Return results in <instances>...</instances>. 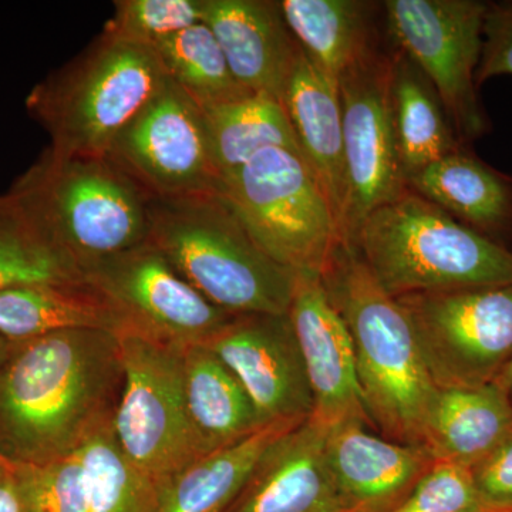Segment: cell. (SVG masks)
Masks as SVG:
<instances>
[{"label": "cell", "instance_id": "6da1fadb", "mask_svg": "<svg viewBox=\"0 0 512 512\" xmlns=\"http://www.w3.org/2000/svg\"><path fill=\"white\" fill-rule=\"evenodd\" d=\"M124 386L117 332L72 329L16 343L0 370V457L42 466L113 420Z\"/></svg>", "mask_w": 512, "mask_h": 512}, {"label": "cell", "instance_id": "7a4b0ae2", "mask_svg": "<svg viewBox=\"0 0 512 512\" xmlns=\"http://www.w3.org/2000/svg\"><path fill=\"white\" fill-rule=\"evenodd\" d=\"M320 278L352 339L373 431L387 440L423 447L424 423L437 387L403 306L384 291L348 241L339 242Z\"/></svg>", "mask_w": 512, "mask_h": 512}, {"label": "cell", "instance_id": "3957f363", "mask_svg": "<svg viewBox=\"0 0 512 512\" xmlns=\"http://www.w3.org/2000/svg\"><path fill=\"white\" fill-rule=\"evenodd\" d=\"M147 241L198 292L234 315H286L296 272L276 264L221 194L148 198Z\"/></svg>", "mask_w": 512, "mask_h": 512}, {"label": "cell", "instance_id": "277c9868", "mask_svg": "<svg viewBox=\"0 0 512 512\" xmlns=\"http://www.w3.org/2000/svg\"><path fill=\"white\" fill-rule=\"evenodd\" d=\"M8 194L82 275L147 241V194L107 157L60 156L46 148Z\"/></svg>", "mask_w": 512, "mask_h": 512}, {"label": "cell", "instance_id": "5b68a950", "mask_svg": "<svg viewBox=\"0 0 512 512\" xmlns=\"http://www.w3.org/2000/svg\"><path fill=\"white\" fill-rule=\"evenodd\" d=\"M348 242L393 298L512 285L510 249L460 224L412 188L370 212Z\"/></svg>", "mask_w": 512, "mask_h": 512}, {"label": "cell", "instance_id": "8992f818", "mask_svg": "<svg viewBox=\"0 0 512 512\" xmlns=\"http://www.w3.org/2000/svg\"><path fill=\"white\" fill-rule=\"evenodd\" d=\"M167 82L156 49L104 30L82 55L37 84L26 107L49 134L53 153L106 157Z\"/></svg>", "mask_w": 512, "mask_h": 512}, {"label": "cell", "instance_id": "52a82bcc", "mask_svg": "<svg viewBox=\"0 0 512 512\" xmlns=\"http://www.w3.org/2000/svg\"><path fill=\"white\" fill-rule=\"evenodd\" d=\"M221 195L259 247L289 271L322 274L343 241L328 194L298 151H259L225 175Z\"/></svg>", "mask_w": 512, "mask_h": 512}, {"label": "cell", "instance_id": "ba28073f", "mask_svg": "<svg viewBox=\"0 0 512 512\" xmlns=\"http://www.w3.org/2000/svg\"><path fill=\"white\" fill-rule=\"evenodd\" d=\"M117 336L124 386L114 434L140 473L163 481L204 457L185 399V348L131 330Z\"/></svg>", "mask_w": 512, "mask_h": 512}, {"label": "cell", "instance_id": "9c48e42d", "mask_svg": "<svg viewBox=\"0 0 512 512\" xmlns=\"http://www.w3.org/2000/svg\"><path fill=\"white\" fill-rule=\"evenodd\" d=\"M437 389L497 382L512 357V285L400 296Z\"/></svg>", "mask_w": 512, "mask_h": 512}, {"label": "cell", "instance_id": "30bf717a", "mask_svg": "<svg viewBox=\"0 0 512 512\" xmlns=\"http://www.w3.org/2000/svg\"><path fill=\"white\" fill-rule=\"evenodd\" d=\"M383 9L393 46L429 79L458 141L467 146L488 133L476 83L488 3L387 0Z\"/></svg>", "mask_w": 512, "mask_h": 512}, {"label": "cell", "instance_id": "8fae6325", "mask_svg": "<svg viewBox=\"0 0 512 512\" xmlns=\"http://www.w3.org/2000/svg\"><path fill=\"white\" fill-rule=\"evenodd\" d=\"M106 157L148 198L221 194L222 175L204 113L170 79Z\"/></svg>", "mask_w": 512, "mask_h": 512}, {"label": "cell", "instance_id": "7c38bea8", "mask_svg": "<svg viewBox=\"0 0 512 512\" xmlns=\"http://www.w3.org/2000/svg\"><path fill=\"white\" fill-rule=\"evenodd\" d=\"M83 276L119 315L121 330L181 348L204 345L235 316L192 288L148 241Z\"/></svg>", "mask_w": 512, "mask_h": 512}, {"label": "cell", "instance_id": "4fadbf2b", "mask_svg": "<svg viewBox=\"0 0 512 512\" xmlns=\"http://www.w3.org/2000/svg\"><path fill=\"white\" fill-rule=\"evenodd\" d=\"M348 201L342 222L350 241L363 220L406 192L390 104V52L379 46L338 80Z\"/></svg>", "mask_w": 512, "mask_h": 512}, {"label": "cell", "instance_id": "5bb4252c", "mask_svg": "<svg viewBox=\"0 0 512 512\" xmlns=\"http://www.w3.org/2000/svg\"><path fill=\"white\" fill-rule=\"evenodd\" d=\"M204 346L237 377L264 426L312 416L311 384L288 313L235 315Z\"/></svg>", "mask_w": 512, "mask_h": 512}, {"label": "cell", "instance_id": "9a60e30c", "mask_svg": "<svg viewBox=\"0 0 512 512\" xmlns=\"http://www.w3.org/2000/svg\"><path fill=\"white\" fill-rule=\"evenodd\" d=\"M311 384L313 416L329 426L357 420L370 430L348 328L315 272H296L288 311Z\"/></svg>", "mask_w": 512, "mask_h": 512}, {"label": "cell", "instance_id": "2e32d148", "mask_svg": "<svg viewBox=\"0 0 512 512\" xmlns=\"http://www.w3.org/2000/svg\"><path fill=\"white\" fill-rule=\"evenodd\" d=\"M330 427L312 414L272 443L225 512H343L329 466Z\"/></svg>", "mask_w": 512, "mask_h": 512}, {"label": "cell", "instance_id": "e0dca14e", "mask_svg": "<svg viewBox=\"0 0 512 512\" xmlns=\"http://www.w3.org/2000/svg\"><path fill=\"white\" fill-rule=\"evenodd\" d=\"M328 458L343 512H392L436 461L426 448L384 439L357 420L330 427Z\"/></svg>", "mask_w": 512, "mask_h": 512}, {"label": "cell", "instance_id": "ac0fdd59", "mask_svg": "<svg viewBox=\"0 0 512 512\" xmlns=\"http://www.w3.org/2000/svg\"><path fill=\"white\" fill-rule=\"evenodd\" d=\"M202 22L214 33L238 82L249 92L284 104L301 46L279 2L202 0Z\"/></svg>", "mask_w": 512, "mask_h": 512}, {"label": "cell", "instance_id": "d6986e66", "mask_svg": "<svg viewBox=\"0 0 512 512\" xmlns=\"http://www.w3.org/2000/svg\"><path fill=\"white\" fill-rule=\"evenodd\" d=\"M409 188L481 237L510 249L512 177L461 148L407 181Z\"/></svg>", "mask_w": 512, "mask_h": 512}, {"label": "cell", "instance_id": "ffe728a7", "mask_svg": "<svg viewBox=\"0 0 512 512\" xmlns=\"http://www.w3.org/2000/svg\"><path fill=\"white\" fill-rule=\"evenodd\" d=\"M302 156L319 178L342 231L348 201L342 106L338 82L299 53L284 96Z\"/></svg>", "mask_w": 512, "mask_h": 512}, {"label": "cell", "instance_id": "44dd1931", "mask_svg": "<svg viewBox=\"0 0 512 512\" xmlns=\"http://www.w3.org/2000/svg\"><path fill=\"white\" fill-rule=\"evenodd\" d=\"M512 433V406L498 382L437 389L421 446L436 461L473 470Z\"/></svg>", "mask_w": 512, "mask_h": 512}, {"label": "cell", "instance_id": "7402d4cb", "mask_svg": "<svg viewBox=\"0 0 512 512\" xmlns=\"http://www.w3.org/2000/svg\"><path fill=\"white\" fill-rule=\"evenodd\" d=\"M185 399L202 456L264 429L244 387L207 346L184 349Z\"/></svg>", "mask_w": 512, "mask_h": 512}, {"label": "cell", "instance_id": "603a6c76", "mask_svg": "<svg viewBox=\"0 0 512 512\" xmlns=\"http://www.w3.org/2000/svg\"><path fill=\"white\" fill-rule=\"evenodd\" d=\"M282 15L302 52L338 82L349 67L379 46L376 3L365 0H281Z\"/></svg>", "mask_w": 512, "mask_h": 512}, {"label": "cell", "instance_id": "cb8c5ba5", "mask_svg": "<svg viewBox=\"0 0 512 512\" xmlns=\"http://www.w3.org/2000/svg\"><path fill=\"white\" fill-rule=\"evenodd\" d=\"M302 421L269 424L247 440L202 457L165 478L150 512H225L262 454Z\"/></svg>", "mask_w": 512, "mask_h": 512}, {"label": "cell", "instance_id": "d4e9b609", "mask_svg": "<svg viewBox=\"0 0 512 512\" xmlns=\"http://www.w3.org/2000/svg\"><path fill=\"white\" fill-rule=\"evenodd\" d=\"M390 104L407 181L423 168L466 147L458 141L429 79L396 47L390 52Z\"/></svg>", "mask_w": 512, "mask_h": 512}, {"label": "cell", "instance_id": "484cf974", "mask_svg": "<svg viewBox=\"0 0 512 512\" xmlns=\"http://www.w3.org/2000/svg\"><path fill=\"white\" fill-rule=\"evenodd\" d=\"M72 329L120 332L123 323L86 282L0 289V336L10 342H28Z\"/></svg>", "mask_w": 512, "mask_h": 512}, {"label": "cell", "instance_id": "4316f807", "mask_svg": "<svg viewBox=\"0 0 512 512\" xmlns=\"http://www.w3.org/2000/svg\"><path fill=\"white\" fill-rule=\"evenodd\" d=\"M202 113L222 180L265 148H289L301 153L284 104L271 97L254 94L208 107Z\"/></svg>", "mask_w": 512, "mask_h": 512}, {"label": "cell", "instance_id": "83f0119b", "mask_svg": "<svg viewBox=\"0 0 512 512\" xmlns=\"http://www.w3.org/2000/svg\"><path fill=\"white\" fill-rule=\"evenodd\" d=\"M156 52L168 79L202 110L254 96L238 82L220 43L204 22L168 37Z\"/></svg>", "mask_w": 512, "mask_h": 512}, {"label": "cell", "instance_id": "f1b7e54d", "mask_svg": "<svg viewBox=\"0 0 512 512\" xmlns=\"http://www.w3.org/2000/svg\"><path fill=\"white\" fill-rule=\"evenodd\" d=\"M82 458L86 512H150L161 481L137 470L121 450L113 420L77 447Z\"/></svg>", "mask_w": 512, "mask_h": 512}, {"label": "cell", "instance_id": "f546056e", "mask_svg": "<svg viewBox=\"0 0 512 512\" xmlns=\"http://www.w3.org/2000/svg\"><path fill=\"white\" fill-rule=\"evenodd\" d=\"M84 284L82 272L57 252L6 192L0 195V289Z\"/></svg>", "mask_w": 512, "mask_h": 512}, {"label": "cell", "instance_id": "4dcf8cb0", "mask_svg": "<svg viewBox=\"0 0 512 512\" xmlns=\"http://www.w3.org/2000/svg\"><path fill=\"white\" fill-rule=\"evenodd\" d=\"M114 9L104 30L151 49L202 22V0H119Z\"/></svg>", "mask_w": 512, "mask_h": 512}, {"label": "cell", "instance_id": "1f68e13d", "mask_svg": "<svg viewBox=\"0 0 512 512\" xmlns=\"http://www.w3.org/2000/svg\"><path fill=\"white\" fill-rule=\"evenodd\" d=\"M8 464L25 493L30 512H86V487L79 451L42 466Z\"/></svg>", "mask_w": 512, "mask_h": 512}, {"label": "cell", "instance_id": "d6a6232c", "mask_svg": "<svg viewBox=\"0 0 512 512\" xmlns=\"http://www.w3.org/2000/svg\"><path fill=\"white\" fill-rule=\"evenodd\" d=\"M470 468L434 461L419 483L392 512H484Z\"/></svg>", "mask_w": 512, "mask_h": 512}, {"label": "cell", "instance_id": "836d02e7", "mask_svg": "<svg viewBox=\"0 0 512 512\" xmlns=\"http://www.w3.org/2000/svg\"><path fill=\"white\" fill-rule=\"evenodd\" d=\"M500 76H512V3H488L477 87Z\"/></svg>", "mask_w": 512, "mask_h": 512}, {"label": "cell", "instance_id": "e575fe53", "mask_svg": "<svg viewBox=\"0 0 512 512\" xmlns=\"http://www.w3.org/2000/svg\"><path fill=\"white\" fill-rule=\"evenodd\" d=\"M471 473L488 508H512V433Z\"/></svg>", "mask_w": 512, "mask_h": 512}, {"label": "cell", "instance_id": "d590c367", "mask_svg": "<svg viewBox=\"0 0 512 512\" xmlns=\"http://www.w3.org/2000/svg\"><path fill=\"white\" fill-rule=\"evenodd\" d=\"M0 512H30L25 493L8 464L0 474Z\"/></svg>", "mask_w": 512, "mask_h": 512}, {"label": "cell", "instance_id": "8d00e7d4", "mask_svg": "<svg viewBox=\"0 0 512 512\" xmlns=\"http://www.w3.org/2000/svg\"><path fill=\"white\" fill-rule=\"evenodd\" d=\"M497 382L501 384L504 392L507 393L508 400H510L512 406V357L510 363L505 367L503 375L498 377Z\"/></svg>", "mask_w": 512, "mask_h": 512}, {"label": "cell", "instance_id": "74e56055", "mask_svg": "<svg viewBox=\"0 0 512 512\" xmlns=\"http://www.w3.org/2000/svg\"><path fill=\"white\" fill-rule=\"evenodd\" d=\"M16 343L10 342V340L0 336V370L8 362L10 355H12L13 349H15Z\"/></svg>", "mask_w": 512, "mask_h": 512}, {"label": "cell", "instance_id": "f35d334b", "mask_svg": "<svg viewBox=\"0 0 512 512\" xmlns=\"http://www.w3.org/2000/svg\"><path fill=\"white\" fill-rule=\"evenodd\" d=\"M5 468H6L5 460H3L2 457H0V474H2L3 471H5Z\"/></svg>", "mask_w": 512, "mask_h": 512}]
</instances>
